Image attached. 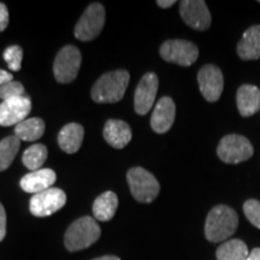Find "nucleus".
I'll return each mask as SVG.
<instances>
[{
    "mask_svg": "<svg viewBox=\"0 0 260 260\" xmlns=\"http://www.w3.org/2000/svg\"><path fill=\"white\" fill-rule=\"evenodd\" d=\"M239 226L236 211L225 205L214 206L207 214L205 223V236L210 242H223L234 235Z\"/></svg>",
    "mask_w": 260,
    "mask_h": 260,
    "instance_id": "f257e3e1",
    "label": "nucleus"
},
{
    "mask_svg": "<svg viewBox=\"0 0 260 260\" xmlns=\"http://www.w3.org/2000/svg\"><path fill=\"white\" fill-rule=\"evenodd\" d=\"M129 73L126 70H116L103 75L93 86L92 95L96 103H117L124 96L129 84Z\"/></svg>",
    "mask_w": 260,
    "mask_h": 260,
    "instance_id": "f03ea898",
    "label": "nucleus"
},
{
    "mask_svg": "<svg viewBox=\"0 0 260 260\" xmlns=\"http://www.w3.org/2000/svg\"><path fill=\"white\" fill-rule=\"evenodd\" d=\"M100 226L92 217H82L71 224L65 233L64 243L68 251L77 252L92 246L100 237Z\"/></svg>",
    "mask_w": 260,
    "mask_h": 260,
    "instance_id": "7ed1b4c3",
    "label": "nucleus"
},
{
    "mask_svg": "<svg viewBox=\"0 0 260 260\" xmlns=\"http://www.w3.org/2000/svg\"><path fill=\"white\" fill-rule=\"evenodd\" d=\"M130 191L139 203H152L158 197L160 186L151 172L142 168H133L126 174Z\"/></svg>",
    "mask_w": 260,
    "mask_h": 260,
    "instance_id": "20e7f679",
    "label": "nucleus"
},
{
    "mask_svg": "<svg viewBox=\"0 0 260 260\" xmlns=\"http://www.w3.org/2000/svg\"><path fill=\"white\" fill-rule=\"evenodd\" d=\"M253 146L249 140L242 135L230 134L220 140L217 154L226 164H239L253 155Z\"/></svg>",
    "mask_w": 260,
    "mask_h": 260,
    "instance_id": "39448f33",
    "label": "nucleus"
},
{
    "mask_svg": "<svg viewBox=\"0 0 260 260\" xmlns=\"http://www.w3.org/2000/svg\"><path fill=\"white\" fill-rule=\"evenodd\" d=\"M105 24V9L99 3H93L77 22L75 28V37L81 41H89L95 39Z\"/></svg>",
    "mask_w": 260,
    "mask_h": 260,
    "instance_id": "423d86ee",
    "label": "nucleus"
},
{
    "mask_svg": "<svg viewBox=\"0 0 260 260\" xmlns=\"http://www.w3.org/2000/svg\"><path fill=\"white\" fill-rule=\"evenodd\" d=\"M82 57L79 48L75 46H65L58 52L53 64V74L58 82L69 83L76 79L79 74Z\"/></svg>",
    "mask_w": 260,
    "mask_h": 260,
    "instance_id": "0eeeda50",
    "label": "nucleus"
},
{
    "mask_svg": "<svg viewBox=\"0 0 260 260\" xmlns=\"http://www.w3.org/2000/svg\"><path fill=\"white\" fill-rule=\"evenodd\" d=\"M160 56L169 63L189 67L199 57V50L190 41L168 40L161 45Z\"/></svg>",
    "mask_w": 260,
    "mask_h": 260,
    "instance_id": "6e6552de",
    "label": "nucleus"
},
{
    "mask_svg": "<svg viewBox=\"0 0 260 260\" xmlns=\"http://www.w3.org/2000/svg\"><path fill=\"white\" fill-rule=\"evenodd\" d=\"M67 203V195L59 188H50L41 193L34 194L29 209L35 217H47L56 213Z\"/></svg>",
    "mask_w": 260,
    "mask_h": 260,
    "instance_id": "1a4fd4ad",
    "label": "nucleus"
},
{
    "mask_svg": "<svg viewBox=\"0 0 260 260\" xmlns=\"http://www.w3.org/2000/svg\"><path fill=\"white\" fill-rule=\"evenodd\" d=\"M200 92L207 102L214 103L222 95L224 79L223 74L218 67L207 64L203 67L198 74Z\"/></svg>",
    "mask_w": 260,
    "mask_h": 260,
    "instance_id": "9d476101",
    "label": "nucleus"
},
{
    "mask_svg": "<svg viewBox=\"0 0 260 260\" xmlns=\"http://www.w3.org/2000/svg\"><path fill=\"white\" fill-rule=\"evenodd\" d=\"M181 17L195 30H206L211 25V14L203 0H183L180 3Z\"/></svg>",
    "mask_w": 260,
    "mask_h": 260,
    "instance_id": "9b49d317",
    "label": "nucleus"
},
{
    "mask_svg": "<svg viewBox=\"0 0 260 260\" xmlns=\"http://www.w3.org/2000/svg\"><path fill=\"white\" fill-rule=\"evenodd\" d=\"M31 110V102L28 96H17L0 104V125H17L25 121Z\"/></svg>",
    "mask_w": 260,
    "mask_h": 260,
    "instance_id": "f8f14e48",
    "label": "nucleus"
},
{
    "mask_svg": "<svg viewBox=\"0 0 260 260\" xmlns=\"http://www.w3.org/2000/svg\"><path fill=\"white\" fill-rule=\"evenodd\" d=\"M159 80L153 73H147L136 87L134 95V107L139 115H146L153 106L158 92Z\"/></svg>",
    "mask_w": 260,
    "mask_h": 260,
    "instance_id": "ddd939ff",
    "label": "nucleus"
},
{
    "mask_svg": "<svg viewBox=\"0 0 260 260\" xmlns=\"http://www.w3.org/2000/svg\"><path fill=\"white\" fill-rule=\"evenodd\" d=\"M176 106L174 100L169 96L161 98L154 107L153 115L151 118V126L158 134H164L170 130L174 124Z\"/></svg>",
    "mask_w": 260,
    "mask_h": 260,
    "instance_id": "4468645a",
    "label": "nucleus"
},
{
    "mask_svg": "<svg viewBox=\"0 0 260 260\" xmlns=\"http://www.w3.org/2000/svg\"><path fill=\"white\" fill-rule=\"evenodd\" d=\"M57 180L56 172L51 169H40V170L31 171L22 178L19 184L21 188L27 193L38 194L41 191L50 189Z\"/></svg>",
    "mask_w": 260,
    "mask_h": 260,
    "instance_id": "2eb2a0df",
    "label": "nucleus"
},
{
    "mask_svg": "<svg viewBox=\"0 0 260 260\" xmlns=\"http://www.w3.org/2000/svg\"><path fill=\"white\" fill-rule=\"evenodd\" d=\"M133 133L128 123L119 119H110L104 128V138L113 148H123L132 140Z\"/></svg>",
    "mask_w": 260,
    "mask_h": 260,
    "instance_id": "dca6fc26",
    "label": "nucleus"
},
{
    "mask_svg": "<svg viewBox=\"0 0 260 260\" xmlns=\"http://www.w3.org/2000/svg\"><path fill=\"white\" fill-rule=\"evenodd\" d=\"M236 103L240 115L253 116L260 109V89L253 84H243L237 90Z\"/></svg>",
    "mask_w": 260,
    "mask_h": 260,
    "instance_id": "f3484780",
    "label": "nucleus"
},
{
    "mask_svg": "<svg viewBox=\"0 0 260 260\" xmlns=\"http://www.w3.org/2000/svg\"><path fill=\"white\" fill-rule=\"evenodd\" d=\"M237 54L242 60H255L260 58V25H253L243 34L237 44Z\"/></svg>",
    "mask_w": 260,
    "mask_h": 260,
    "instance_id": "a211bd4d",
    "label": "nucleus"
},
{
    "mask_svg": "<svg viewBox=\"0 0 260 260\" xmlns=\"http://www.w3.org/2000/svg\"><path fill=\"white\" fill-rule=\"evenodd\" d=\"M84 136L83 126L79 123H69L64 126L58 135V144L65 153H76L82 145Z\"/></svg>",
    "mask_w": 260,
    "mask_h": 260,
    "instance_id": "6ab92c4d",
    "label": "nucleus"
},
{
    "mask_svg": "<svg viewBox=\"0 0 260 260\" xmlns=\"http://www.w3.org/2000/svg\"><path fill=\"white\" fill-rule=\"evenodd\" d=\"M118 207V198L113 191H105L99 195L93 204L94 218L102 222H107L115 216Z\"/></svg>",
    "mask_w": 260,
    "mask_h": 260,
    "instance_id": "aec40b11",
    "label": "nucleus"
},
{
    "mask_svg": "<svg viewBox=\"0 0 260 260\" xmlns=\"http://www.w3.org/2000/svg\"><path fill=\"white\" fill-rule=\"evenodd\" d=\"M248 255L249 252L247 245L237 239L222 243L216 252L217 260H247Z\"/></svg>",
    "mask_w": 260,
    "mask_h": 260,
    "instance_id": "412c9836",
    "label": "nucleus"
},
{
    "mask_svg": "<svg viewBox=\"0 0 260 260\" xmlns=\"http://www.w3.org/2000/svg\"><path fill=\"white\" fill-rule=\"evenodd\" d=\"M45 133V122L41 118H28L16 125L15 136L23 141H35Z\"/></svg>",
    "mask_w": 260,
    "mask_h": 260,
    "instance_id": "4be33fe9",
    "label": "nucleus"
},
{
    "mask_svg": "<svg viewBox=\"0 0 260 260\" xmlns=\"http://www.w3.org/2000/svg\"><path fill=\"white\" fill-rule=\"evenodd\" d=\"M21 140L16 136H9L0 141V171L8 169L17 154Z\"/></svg>",
    "mask_w": 260,
    "mask_h": 260,
    "instance_id": "5701e85b",
    "label": "nucleus"
},
{
    "mask_svg": "<svg viewBox=\"0 0 260 260\" xmlns=\"http://www.w3.org/2000/svg\"><path fill=\"white\" fill-rule=\"evenodd\" d=\"M47 159V148L46 146L41 144H35L25 149L22 157V161L28 169L32 171L40 170L44 162Z\"/></svg>",
    "mask_w": 260,
    "mask_h": 260,
    "instance_id": "b1692460",
    "label": "nucleus"
},
{
    "mask_svg": "<svg viewBox=\"0 0 260 260\" xmlns=\"http://www.w3.org/2000/svg\"><path fill=\"white\" fill-rule=\"evenodd\" d=\"M22 58H23V50L17 45H12L4 51V59L8 63L10 70L12 71L21 70Z\"/></svg>",
    "mask_w": 260,
    "mask_h": 260,
    "instance_id": "393cba45",
    "label": "nucleus"
},
{
    "mask_svg": "<svg viewBox=\"0 0 260 260\" xmlns=\"http://www.w3.org/2000/svg\"><path fill=\"white\" fill-rule=\"evenodd\" d=\"M24 92L23 84L18 81H11V82L0 86V99L5 102L12 98L24 96Z\"/></svg>",
    "mask_w": 260,
    "mask_h": 260,
    "instance_id": "a878e982",
    "label": "nucleus"
},
{
    "mask_svg": "<svg viewBox=\"0 0 260 260\" xmlns=\"http://www.w3.org/2000/svg\"><path fill=\"white\" fill-rule=\"evenodd\" d=\"M243 212L246 218L255 228L260 229V201L254 199L247 200L243 204Z\"/></svg>",
    "mask_w": 260,
    "mask_h": 260,
    "instance_id": "bb28decb",
    "label": "nucleus"
},
{
    "mask_svg": "<svg viewBox=\"0 0 260 260\" xmlns=\"http://www.w3.org/2000/svg\"><path fill=\"white\" fill-rule=\"evenodd\" d=\"M9 25V10L5 4L0 3V31H4Z\"/></svg>",
    "mask_w": 260,
    "mask_h": 260,
    "instance_id": "cd10ccee",
    "label": "nucleus"
},
{
    "mask_svg": "<svg viewBox=\"0 0 260 260\" xmlns=\"http://www.w3.org/2000/svg\"><path fill=\"white\" fill-rule=\"evenodd\" d=\"M6 235V212L4 206L0 203V241L4 240Z\"/></svg>",
    "mask_w": 260,
    "mask_h": 260,
    "instance_id": "c85d7f7f",
    "label": "nucleus"
},
{
    "mask_svg": "<svg viewBox=\"0 0 260 260\" xmlns=\"http://www.w3.org/2000/svg\"><path fill=\"white\" fill-rule=\"evenodd\" d=\"M12 79H14V77H12L11 74L8 73V71L0 69V86L11 82V81H14Z\"/></svg>",
    "mask_w": 260,
    "mask_h": 260,
    "instance_id": "c756f323",
    "label": "nucleus"
},
{
    "mask_svg": "<svg viewBox=\"0 0 260 260\" xmlns=\"http://www.w3.org/2000/svg\"><path fill=\"white\" fill-rule=\"evenodd\" d=\"M157 4H158L159 8L168 9V8H171L172 5L176 4V2H175V0H158Z\"/></svg>",
    "mask_w": 260,
    "mask_h": 260,
    "instance_id": "7c9ffc66",
    "label": "nucleus"
},
{
    "mask_svg": "<svg viewBox=\"0 0 260 260\" xmlns=\"http://www.w3.org/2000/svg\"><path fill=\"white\" fill-rule=\"evenodd\" d=\"M247 260H260V248L252 249V252L249 253Z\"/></svg>",
    "mask_w": 260,
    "mask_h": 260,
    "instance_id": "2f4dec72",
    "label": "nucleus"
},
{
    "mask_svg": "<svg viewBox=\"0 0 260 260\" xmlns=\"http://www.w3.org/2000/svg\"><path fill=\"white\" fill-rule=\"evenodd\" d=\"M93 260H121V259H119L118 256H115V255H105V256H100V258H96Z\"/></svg>",
    "mask_w": 260,
    "mask_h": 260,
    "instance_id": "473e14b6",
    "label": "nucleus"
}]
</instances>
